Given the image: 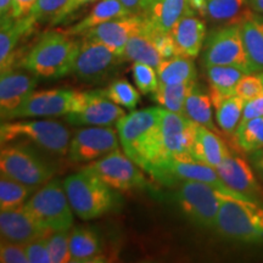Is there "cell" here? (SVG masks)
<instances>
[{
    "label": "cell",
    "instance_id": "obj_32",
    "mask_svg": "<svg viewBox=\"0 0 263 263\" xmlns=\"http://www.w3.org/2000/svg\"><path fill=\"white\" fill-rule=\"evenodd\" d=\"M212 107L211 94L205 93L196 84L192 93L186 98L185 105H184V114L195 123L216 132L217 128L212 118Z\"/></svg>",
    "mask_w": 263,
    "mask_h": 263
},
{
    "label": "cell",
    "instance_id": "obj_27",
    "mask_svg": "<svg viewBox=\"0 0 263 263\" xmlns=\"http://www.w3.org/2000/svg\"><path fill=\"white\" fill-rule=\"evenodd\" d=\"M246 55L251 65L252 73L263 71V15H256L240 25Z\"/></svg>",
    "mask_w": 263,
    "mask_h": 263
},
{
    "label": "cell",
    "instance_id": "obj_33",
    "mask_svg": "<svg viewBox=\"0 0 263 263\" xmlns=\"http://www.w3.org/2000/svg\"><path fill=\"white\" fill-rule=\"evenodd\" d=\"M196 81L186 82L178 84H164L160 83L159 88L154 91L151 98L160 106L173 112L184 114V105L188 95L192 93Z\"/></svg>",
    "mask_w": 263,
    "mask_h": 263
},
{
    "label": "cell",
    "instance_id": "obj_43",
    "mask_svg": "<svg viewBox=\"0 0 263 263\" xmlns=\"http://www.w3.org/2000/svg\"><path fill=\"white\" fill-rule=\"evenodd\" d=\"M48 236H41V238L32 240L25 245L26 254H27L28 261L31 263H51L50 255L48 249Z\"/></svg>",
    "mask_w": 263,
    "mask_h": 263
},
{
    "label": "cell",
    "instance_id": "obj_10",
    "mask_svg": "<svg viewBox=\"0 0 263 263\" xmlns=\"http://www.w3.org/2000/svg\"><path fill=\"white\" fill-rule=\"evenodd\" d=\"M121 62V58L103 43L83 38L76 55L72 73L84 83L98 84L112 77Z\"/></svg>",
    "mask_w": 263,
    "mask_h": 263
},
{
    "label": "cell",
    "instance_id": "obj_34",
    "mask_svg": "<svg viewBox=\"0 0 263 263\" xmlns=\"http://www.w3.org/2000/svg\"><path fill=\"white\" fill-rule=\"evenodd\" d=\"M246 73L232 66H206V77L211 89L223 95H235V87Z\"/></svg>",
    "mask_w": 263,
    "mask_h": 263
},
{
    "label": "cell",
    "instance_id": "obj_47",
    "mask_svg": "<svg viewBox=\"0 0 263 263\" xmlns=\"http://www.w3.org/2000/svg\"><path fill=\"white\" fill-rule=\"evenodd\" d=\"M130 15H141L150 0H120Z\"/></svg>",
    "mask_w": 263,
    "mask_h": 263
},
{
    "label": "cell",
    "instance_id": "obj_4",
    "mask_svg": "<svg viewBox=\"0 0 263 263\" xmlns=\"http://www.w3.org/2000/svg\"><path fill=\"white\" fill-rule=\"evenodd\" d=\"M64 188L73 212L84 221L104 216L116 203L112 188L87 167L68 176Z\"/></svg>",
    "mask_w": 263,
    "mask_h": 263
},
{
    "label": "cell",
    "instance_id": "obj_31",
    "mask_svg": "<svg viewBox=\"0 0 263 263\" xmlns=\"http://www.w3.org/2000/svg\"><path fill=\"white\" fill-rule=\"evenodd\" d=\"M193 60L194 59L185 57H174L162 60L156 68L160 83L178 84L196 81L197 71Z\"/></svg>",
    "mask_w": 263,
    "mask_h": 263
},
{
    "label": "cell",
    "instance_id": "obj_51",
    "mask_svg": "<svg viewBox=\"0 0 263 263\" xmlns=\"http://www.w3.org/2000/svg\"><path fill=\"white\" fill-rule=\"evenodd\" d=\"M249 4L254 11L263 14V0H249Z\"/></svg>",
    "mask_w": 263,
    "mask_h": 263
},
{
    "label": "cell",
    "instance_id": "obj_35",
    "mask_svg": "<svg viewBox=\"0 0 263 263\" xmlns=\"http://www.w3.org/2000/svg\"><path fill=\"white\" fill-rule=\"evenodd\" d=\"M70 3L71 0H37L28 15L35 24L50 22L57 25L66 17Z\"/></svg>",
    "mask_w": 263,
    "mask_h": 263
},
{
    "label": "cell",
    "instance_id": "obj_52",
    "mask_svg": "<svg viewBox=\"0 0 263 263\" xmlns=\"http://www.w3.org/2000/svg\"><path fill=\"white\" fill-rule=\"evenodd\" d=\"M259 76H261V78H262V81H263V71L261 72V73H259Z\"/></svg>",
    "mask_w": 263,
    "mask_h": 263
},
{
    "label": "cell",
    "instance_id": "obj_2",
    "mask_svg": "<svg viewBox=\"0 0 263 263\" xmlns=\"http://www.w3.org/2000/svg\"><path fill=\"white\" fill-rule=\"evenodd\" d=\"M67 32H45L22 61L31 73L44 80H59L72 73L80 43Z\"/></svg>",
    "mask_w": 263,
    "mask_h": 263
},
{
    "label": "cell",
    "instance_id": "obj_39",
    "mask_svg": "<svg viewBox=\"0 0 263 263\" xmlns=\"http://www.w3.org/2000/svg\"><path fill=\"white\" fill-rule=\"evenodd\" d=\"M70 229L57 230L48 236V249L51 263L71 262L70 252Z\"/></svg>",
    "mask_w": 263,
    "mask_h": 263
},
{
    "label": "cell",
    "instance_id": "obj_22",
    "mask_svg": "<svg viewBox=\"0 0 263 263\" xmlns=\"http://www.w3.org/2000/svg\"><path fill=\"white\" fill-rule=\"evenodd\" d=\"M188 12L186 0H150L141 15L150 35L171 33L177 22Z\"/></svg>",
    "mask_w": 263,
    "mask_h": 263
},
{
    "label": "cell",
    "instance_id": "obj_11",
    "mask_svg": "<svg viewBox=\"0 0 263 263\" xmlns=\"http://www.w3.org/2000/svg\"><path fill=\"white\" fill-rule=\"evenodd\" d=\"M120 105L112 103L101 90L76 91L72 112L65 118L73 126H112L124 116Z\"/></svg>",
    "mask_w": 263,
    "mask_h": 263
},
{
    "label": "cell",
    "instance_id": "obj_49",
    "mask_svg": "<svg viewBox=\"0 0 263 263\" xmlns=\"http://www.w3.org/2000/svg\"><path fill=\"white\" fill-rule=\"evenodd\" d=\"M250 154H251V155H250V160H251L252 166H254V168L257 171L258 176L263 179V147L262 149L252 151V153Z\"/></svg>",
    "mask_w": 263,
    "mask_h": 263
},
{
    "label": "cell",
    "instance_id": "obj_30",
    "mask_svg": "<svg viewBox=\"0 0 263 263\" xmlns=\"http://www.w3.org/2000/svg\"><path fill=\"white\" fill-rule=\"evenodd\" d=\"M130 15L120 0H100L82 21L66 31L71 35H82L90 28L110 21V20Z\"/></svg>",
    "mask_w": 263,
    "mask_h": 263
},
{
    "label": "cell",
    "instance_id": "obj_23",
    "mask_svg": "<svg viewBox=\"0 0 263 263\" xmlns=\"http://www.w3.org/2000/svg\"><path fill=\"white\" fill-rule=\"evenodd\" d=\"M228 154L229 150L226 146L224 141L215 132L196 123L192 151H190L193 160L217 168Z\"/></svg>",
    "mask_w": 263,
    "mask_h": 263
},
{
    "label": "cell",
    "instance_id": "obj_46",
    "mask_svg": "<svg viewBox=\"0 0 263 263\" xmlns=\"http://www.w3.org/2000/svg\"><path fill=\"white\" fill-rule=\"evenodd\" d=\"M37 0H14V9H12V17L21 18L29 14L33 5Z\"/></svg>",
    "mask_w": 263,
    "mask_h": 263
},
{
    "label": "cell",
    "instance_id": "obj_29",
    "mask_svg": "<svg viewBox=\"0 0 263 263\" xmlns=\"http://www.w3.org/2000/svg\"><path fill=\"white\" fill-rule=\"evenodd\" d=\"M162 60L163 59L157 50L153 37L147 32V25L144 31L136 33L128 39L122 54V61L141 62L155 68H157Z\"/></svg>",
    "mask_w": 263,
    "mask_h": 263
},
{
    "label": "cell",
    "instance_id": "obj_28",
    "mask_svg": "<svg viewBox=\"0 0 263 263\" xmlns=\"http://www.w3.org/2000/svg\"><path fill=\"white\" fill-rule=\"evenodd\" d=\"M71 262L91 263L104 261L98 234L87 228H76L70 234Z\"/></svg>",
    "mask_w": 263,
    "mask_h": 263
},
{
    "label": "cell",
    "instance_id": "obj_40",
    "mask_svg": "<svg viewBox=\"0 0 263 263\" xmlns=\"http://www.w3.org/2000/svg\"><path fill=\"white\" fill-rule=\"evenodd\" d=\"M132 71L137 88L141 94L154 93L159 88L160 81L155 67L141 62H133Z\"/></svg>",
    "mask_w": 263,
    "mask_h": 263
},
{
    "label": "cell",
    "instance_id": "obj_3",
    "mask_svg": "<svg viewBox=\"0 0 263 263\" xmlns=\"http://www.w3.org/2000/svg\"><path fill=\"white\" fill-rule=\"evenodd\" d=\"M215 229L229 240L263 242V206L240 194H224Z\"/></svg>",
    "mask_w": 263,
    "mask_h": 263
},
{
    "label": "cell",
    "instance_id": "obj_12",
    "mask_svg": "<svg viewBox=\"0 0 263 263\" xmlns=\"http://www.w3.org/2000/svg\"><path fill=\"white\" fill-rule=\"evenodd\" d=\"M154 178L166 185L194 180L215 186L223 193L239 194L233 192L218 176L216 168L209 164L197 162L193 159H170L157 163L149 172ZM241 195V194H240Z\"/></svg>",
    "mask_w": 263,
    "mask_h": 263
},
{
    "label": "cell",
    "instance_id": "obj_5",
    "mask_svg": "<svg viewBox=\"0 0 263 263\" xmlns=\"http://www.w3.org/2000/svg\"><path fill=\"white\" fill-rule=\"evenodd\" d=\"M2 145L15 141H28L39 149L58 156L68 154L70 132L64 124L52 120L4 121L0 126Z\"/></svg>",
    "mask_w": 263,
    "mask_h": 263
},
{
    "label": "cell",
    "instance_id": "obj_20",
    "mask_svg": "<svg viewBox=\"0 0 263 263\" xmlns=\"http://www.w3.org/2000/svg\"><path fill=\"white\" fill-rule=\"evenodd\" d=\"M218 176L233 192L255 199L261 192L254 171L244 157L229 154L216 168Z\"/></svg>",
    "mask_w": 263,
    "mask_h": 263
},
{
    "label": "cell",
    "instance_id": "obj_6",
    "mask_svg": "<svg viewBox=\"0 0 263 263\" xmlns=\"http://www.w3.org/2000/svg\"><path fill=\"white\" fill-rule=\"evenodd\" d=\"M25 209L39 226L49 232L68 230L73 224V210L64 184L51 179L41 186L25 203Z\"/></svg>",
    "mask_w": 263,
    "mask_h": 263
},
{
    "label": "cell",
    "instance_id": "obj_21",
    "mask_svg": "<svg viewBox=\"0 0 263 263\" xmlns=\"http://www.w3.org/2000/svg\"><path fill=\"white\" fill-rule=\"evenodd\" d=\"M171 35L178 57L196 59L207 37L206 24L200 16L186 12L171 31Z\"/></svg>",
    "mask_w": 263,
    "mask_h": 263
},
{
    "label": "cell",
    "instance_id": "obj_26",
    "mask_svg": "<svg viewBox=\"0 0 263 263\" xmlns=\"http://www.w3.org/2000/svg\"><path fill=\"white\" fill-rule=\"evenodd\" d=\"M211 99L215 107L216 122L226 134H235L242 117L245 100L238 95H223L211 89Z\"/></svg>",
    "mask_w": 263,
    "mask_h": 263
},
{
    "label": "cell",
    "instance_id": "obj_25",
    "mask_svg": "<svg viewBox=\"0 0 263 263\" xmlns=\"http://www.w3.org/2000/svg\"><path fill=\"white\" fill-rule=\"evenodd\" d=\"M35 24L29 15L25 17L2 22L0 31V67L2 72L10 70V62L14 59V51L25 34L33 29Z\"/></svg>",
    "mask_w": 263,
    "mask_h": 263
},
{
    "label": "cell",
    "instance_id": "obj_38",
    "mask_svg": "<svg viewBox=\"0 0 263 263\" xmlns=\"http://www.w3.org/2000/svg\"><path fill=\"white\" fill-rule=\"evenodd\" d=\"M103 93L112 103L126 107L128 110H133L139 103V93L126 80L114 81L103 89Z\"/></svg>",
    "mask_w": 263,
    "mask_h": 263
},
{
    "label": "cell",
    "instance_id": "obj_16",
    "mask_svg": "<svg viewBox=\"0 0 263 263\" xmlns=\"http://www.w3.org/2000/svg\"><path fill=\"white\" fill-rule=\"evenodd\" d=\"M76 91L70 89H45L33 91L6 121L21 118L66 116L73 110ZM4 122V121H3Z\"/></svg>",
    "mask_w": 263,
    "mask_h": 263
},
{
    "label": "cell",
    "instance_id": "obj_41",
    "mask_svg": "<svg viewBox=\"0 0 263 263\" xmlns=\"http://www.w3.org/2000/svg\"><path fill=\"white\" fill-rule=\"evenodd\" d=\"M235 95L245 101L263 95V81L261 76L246 73L236 84Z\"/></svg>",
    "mask_w": 263,
    "mask_h": 263
},
{
    "label": "cell",
    "instance_id": "obj_50",
    "mask_svg": "<svg viewBox=\"0 0 263 263\" xmlns=\"http://www.w3.org/2000/svg\"><path fill=\"white\" fill-rule=\"evenodd\" d=\"M93 2H95V0H71L70 5H68L67 12H66V17H67V16H70L72 12H74L76 10L82 8L83 5H87V4H89V3H93Z\"/></svg>",
    "mask_w": 263,
    "mask_h": 263
},
{
    "label": "cell",
    "instance_id": "obj_1",
    "mask_svg": "<svg viewBox=\"0 0 263 263\" xmlns=\"http://www.w3.org/2000/svg\"><path fill=\"white\" fill-rule=\"evenodd\" d=\"M162 115V107H147L124 115L116 123L124 154L147 173L161 160Z\"/></svg>",
    "mask_w": 263,
    "mask_h": 263
},
{
    "label": "cell",
    "instance_id": "obj_24",
    "mask_svg": "<svg viewBox=\"0 0 263 263\" xmlns=\"http://www.w3.org/2000/svg\"><path fill=\"white\" fill-rule=\"evenodd\" d=\"M252 11L249 0H207L205 17L223 27L241 25L254 15Z\"/></svg>",
    "mask_w": 263,
    "mask_h": 263
},
{
    "label": "cell",
    "instance_id": "obj_13",
    "mask_svg": "<svg viewBox=\"0 0 263 263\" xmlns=\"http://www.w3.org/2000/svg\"><path fill=\"white\" fill-rule=\"evenodd\" d=\"M85 167L93 171L110 188L116 190L140 189L147 184L140 172V167L120 150H115Z\"/></svg>",
    "mask_w": 263,
    "mask_h": 263
},
{
    "label": "cell",
    "instance_id": "obj_42",
    "mask_svg": "<svg viewBox=\"0 0 263 263\" xmlns=\"http://www.w3.org/2000/svg\"><path fill=\"white\" fill-rule=\"evenodd\" d=\"M0 262L2 263H28L25 245L2 239L0 244Z\"/></svg>",
    "mask_w": 263,
    "mask_h": 263
},
{
    "label": "cell",
    "instance_id": "obj_14",
    "mask_svg": "<svg viewBox=\"0 0 263 263\" xmlns=\"http://www.w3.org/2000/svg\"><path fill=\"white\" fill-rule=\"evenodd\" d=\"M195 127L196 123L185 114L173 112L163 108L160 130V162L170 159H192L190 151H192Z\"/></svg>",
    "mask_w": 263,
    "mask_h": 263
},
{
    "label": "cell",
    "instance_id": "obj_45",
    "mask_svg": "<svg viewBox=\"0 0 263 263\" xmlns=\"http://www.w3.org/2000/svg\"><path fill=\"white\" fill-rule=\"evenodd\" d=\"M263 116V95L251 99V100L245 101L244 110H242V117L240 122L252 120Z\"/></svg>",
    "mask_w": 263,
    "mask_h": 263
},
{
    "label": "cell",
    "instance_id": "obj_7",
    "mask_svg": "<svg viewBox=\"0 0 263 263\" xmlns=\"http://www.w3.org/2000/svg\"><path fill=\"white\" fill-rule=\"evenodd\" d=\"M2 176L25 184L32 190L51 180L54 168L41 155L24 144H4L0 153Z\"/></svg>",
    "mask_w": 263,
    "mask_h": 263
},
{
    "label": "cell",
    "instance_id": "obj_8",
    "mask_svg": "<svg viewBox=\"0 0 263 263\" xmlns=\"http://www.w3.org/2000/svg\"><path fill=\"white\" fill-rule=\"evenodd\" d=\"M202 61L206 66H232L245 73H252L246 55L240 25L223 26L206 37L202 47Z\"/></svg>",
    "mask_w": 263,
    "mask_h": 263
},
{
    "label": "cell",
    "instance_id": "obj_19",
    "mask_svg": "<svg viewBox=\"0 0 263 263\" xmlns=\"http://www.w3.org/2000/svg\"><path fill=\"white\" fill-rule=\"evenodd\" d=\"M2 239L26 245L32 240L49 235L52 232L44 229L33 219L24 206L0 211Z\"/></svg>",
    "mask_w": 263,
    "mask_h": 263
},
{
    "label": "cell",
    "instance_id": "obj_15",
    "mask_svg": "<svg viewBox=\"0 0 263 263\" xmlns=\"http://www.w3.org/2000/svg\"><path fill=\"white\" fill-rule=\"evenodd\" d=\"M117 133L111 126H90L78 129L71 139L67 155L72 162H93L118 150Z\"/></svg>",
    "mask_w": 263,
    "mask_h": 263
},
{
    "label": "cell",
    "instance_id": "obj_17",
    "mask_svg": "<svg viewBox=\"0 0 263 263\" xmlns=\"http://www.w3.org/2000/svg\"><path fill=\"white\" fill-rule=\"evenodd\" d=\"M145 28L146 21L143 15H127L90 28L89 31L83 33L82 37L103 43L122 60V54L128 39Z\"/></svg>",
    "mask_w": 263,
    "mask_h": 263
},
{
    "label": "cell",
    "instance_id": "obj_9",
    "mask_svg": "<svg viewBox=\"0 0 263 263\" xmlns=\"http://www.w3.org/2000/svg\"><path fill=\"white\" fill-rule=\"evenodd\" d=\"M224 194L210 184L186 180L178 190V201L182 211L197 226L205 228L216 227L219 206Z\"/></svg>",
    "mask_w": 263,
    "mask_h": 263
},
{
    "label": "cell",
    "instance_id": "obj_18",
    "mask_svg": "<svg viewBox=\"0 0 263 263\" xmlns=\"http://www.w3.org/2000/svg\"><path fill=\"white\" fill-rule=\"evenodd\" d=\"M37 76L29 72L8 70L0 76V112L2 120L12 114L16 108L34 91L37 87Z\"/></svg>",
    "mask_w": 263,
    "mask_h": 263
},
{
    "label": "cell",
    "instance_id": "obj_37",
    "mask_svg": "<svg viewBox=\"0 0 263 263\" xmlns=\"http://www.w3.org/2000/svg\"><path fill=\"white\" fill-rule=\"evenodd\" d=\"M31 192L32 189L25 184L2 176L0 178V210L5 211V210L24 206Z\"/></svg>",
    "mask_w": 263,
    "mask_h": 263
},
{
    "label": "cell",
    "instance_id": "obj_36",
    "mask_svg": "<svg viewBox=\"0 0 263 263\" xmlns=\"http://www.w3.org/2000/svg\"><path fill=\"white\" fill-rule=\"evenodd\" d=\"M238 145L244 151L252 153L263 147V116L240 122L235 130Z\"/></svg>",
    "mask_w": 263,
    "mask_h": 263
},
{
    "label": "cell",
    "instance_id": "obj_48",
    "mask_svg": "<svg viewBox=\"0 0 263 263\" xmlns=\"http://www.w3.org/2000/svg\"><path fill=\"white\" fill-rule=\"evenodd\" d=\"M12 9H14V0H0V17H2V22L16 20L12 17Z\"/></svg>",
    "mask_w": 263,
    "mask_h": 263
},
{
    "label": "cell",
    "instance_id": "obj_44",
    "mask_svg": "<svg viewBox=\"0 0 263 263\" xmlns=\"http://www.w3.org/2000/svg\"><path fill=\"white\" fill-rule=\"evenodd\" d=\"M151 37H153L154 43H155L157 50H159L163 60H166V59L174 58V57H178L176 44H174L171 33L154 34V35H151Z\"/></svg>",
    "mask_w": 263,
    "mask_h": 263
}]
</instances>
